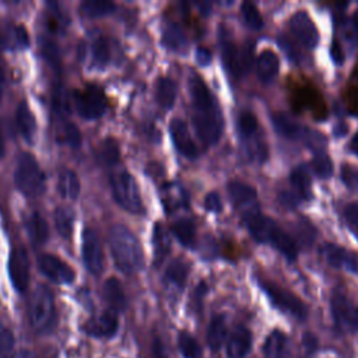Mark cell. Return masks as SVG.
I'll return each mask as SVG.
<instances>
[{
    "label": "cell",
    "mask_w": 358,
    "mask_h": 358,
    "mask_svg": "<svg viewBox=\"0 0 358 358\" xmlns=\"http://www.w3.org/2000/svg\"><path fill=\"white\" fill-rule=\"evenodd\" d=\"M189 92L193 105V126L200 140L207 144H215L222 134L224 119L214 95L199 76L189 78Z\"/></svg>",
    "instance_id": "obj_1"
},
{
    "label": "cell",
    "mask_w": 358,
    "mask_h": 358,
    "mask_svg": "<svg viewBox=\"0 0 358 358\" xmlns=\"http://www.w3.org/2000/svg\"><path fill=\"white\" fill-rule=\"evenodd\" d=\"M243 222L253 239L262 243H270L288 260H295L298 256V246L294 239L284 232L275 221L260 214L257 210L248 211L243 215Z\"/></svg>",
    "instance_id": "obj_2"
},
{
    "label": "cell",
    "mask_w": 358,
    "mask_h": 358,
    "mask_svg": "<svg viewBox=\"0 0 358 358\" xmlns=\"http://www.w3.org/2000/svg\"><path fill=\"white\" fill-rule=\"evenodd\" d=\"M109 245L117 268L126 274L141 270L144 255L137 236L124 225H113L109 231Z\"/></svg>",
    "instance_id": "obj_3"
},
{
    "label": "cell",
    "mask_w": 358,
    "mask_h": 358,
    "mask_svg": "<svg viewBox=\"0 0 358 358\" xmlns=\"http://www.w3.org/2000/svg\"><path fill=\"white\" fill-rule=\"evenodd\" d=\"M14 180L20 192H22L27 196L35 197L45 192L46 176L41 169L35 157H32L28 152L22 154L18 158Z\"/></svg>",
    "instance_id": "obj_4"
},
{
    "label": "cell",
    "mask_w": 358,
    "mask_h": 358,
    "mask_svg": "<svg viewBox=\"0 0 358 358\" xmlns=\"http://www.w3.org/2000/svg\"><path fill=\"white\" fill-rule=\"evenodd\" d=\"M28 313L32 327L39 333H46L55 326V299L49 288L39 285L31 295Z\"/></svg>",
    "instance_id": "obj_5"
},
{
    "label": "cell",
    "mask_w": 358,
    "mask_h": 358,
    "mask_svg": "<svg viewBox=\"0 0 358 358\" xmlns=\"http://www.w3.org/2000/svg\"><path fill=\"white\" fill-rule=\"evenodd\" d=\"M112 193L120 207L131 214H143L144 206L136 179L126 171L116 172L110 178Z\"/></svg>",
    "instance_id": "obj_6"
},
{
    "label": "cell",
    "mask_w": 358,
    "mask_h": 358,
    "mask_svg": "<svg viewBox=\"0 0 358 358\" xmlns=\"http://www.w3.org/2000/svg\"><path fill=\"white\" fill-rule=\"evenodd\" d=\"M74 103L78 115L84 119H98L105 113L106 109L105 94L95 84H88L76 91Z\"/></svg>",
    "instance_id": "obj_7"
},
{
    "label": "cell",
    "mask_w": 358,
    "mask_h": 358,
    "mask_svg": "<svg viewBox=\"0 0 358 358\" xmlns=\"http://www.w3.org/2000/svg\"><path fill=\"white\" fill-rule=\"evenodd\" d=\"M260 285L275 308H278L282 312H287L288 315H292L299 320H305V317L308 316V310L305 303L296 295L268 281H263Z\"/></svg>",
    "instance_id": "obj_8"
},
{
    "label": "cell",
    "mask_w": 358,
    "mask_h": 358,
    "mask_svg": "<svg viewBox=\"0 0 358 358\" xmlns=\"http://www.w3.org/2000/svg\"><path fill=\"white\" fill-rule=\"evenodd\" d=\"M331 315L340 331L352 333L358 329V306L341 291H334L330 299Z\"/></svg>",
    "instance_id": "obj_9"
},
{
    "label": "cell",
    "mask_w": 358,
    "mask_h": 358,
    "mask_svg": "<svg viewBox=\"0 0 358 358\" xmlns=\"http://www.w3.org/2000/svg\"><path fill=\"white\" fill-rule=\"evenodd\" d=\"M8 274L14 288L24 292L29 284V259L24 248H14L8 259Z\"/></svg>",
    "instance_id": "obj_10"
},
{
    "label": "cell",
    "mask_w": 358,
    "mask_h": 358,
    "mask_svg": "<svg viewBox=\"0 0 358 358\" xmlns=\"http://www.w3.org/2000/svg\"><path fill=\"white\" fill-rule=\"evenodd\" d=\"M294 36L306 48H315L319 42V32L312 18L305 11H296L289 20Z\"/></svg>",
    "instance_id": "obj_11"
},
{
    "label": "cell",
    "mask_w": 358,
    "mask_h": 358,
    "mask_svg": "<svg viewBox=\"0 0 358 358\" xmlns=\"http://www.w3.org/2000/svg\"><path fill=\"white\" fill-rule=\"evenodd\" d=\"M38 266L42 274L55 282L69 284L74 280V270L55 255H42Z\"/></svg>",
    "instance_id": "obj_12"
},
{
    "label": "cell",
    "mask_w": 358,
    "mask_h": 358,
    "mask_svg": "<svg viewBox=\"0 0 358 358\" xmlns=\"http://www.w3.org/2000/svg\"><path fill=\"white\" fill-rule=\"evenodd\" d=\"M292 103H294L295 109H298V110L308 108L309 110H312V113L316 119L326 117V106H324L323 98L316 91V88H313L310 85H303V87L295 88Z\"/></svg>",
    "instance_id": "obj_13"
},
{
    "label": "cell",
    "mask_w": 358,
    "mask_h": 358,
    "mask_svg": "<svg viewBox=\"0 0 358 358\" xmlns=\"http://www.w3.org/2000/svg\"><path fill=\"white\" fill-rule=\"evenodd\" d=\"M83 259L87 270L98 275L103 268V255L99 239L92 229H87L83 236Z\"/></svg>",
    "instance_id": "obj_14"
},
{
    "label": "cell",
    "mask_w": 358,
    "mask_h": 358,
    "mask_svg": "<svg viewBox=\"0 0 358 358\" xmlns=\"http://www.w3.org/2000/svg\"><path fill=\"white\" fill-rule=\"evenodd\" d=\"M169 133L176 150L186 158H197V147L190 136L187 124L182 119H172L169 124Z\"/></svg>",
    "instance_id": "obj_15"
},
{
    "label": "cell",
    "mask_w": 358,
    "mask_h": 358,
    "mask_svg": "<svg viewBox=\"0 0 358 358\" xmlns=\"http://www.w3.org/2000/svg\"><path fill=\"white\" fill-rule=\"evenodd\" d=\"M252 347V334L245 326H236L227 341L228 358H245Z\"/></svg>",
    "instance_id": "obj_16"
},
{
    "label": "cell",
    "mask_w": 358,
    "mask_h": 358,
    "mask_svg": "<svg viewBox=\"0 0 358 358\" xmlns=\"http://www.w3.org/2000/svg\"><path fill=\"white\" fill-rule=\"evenodd\" d=\"M220 43H221V55L225 67L232 76L242 74L241 69V57H239V49L236 48L235 42L231 39L228 32H225L224 27H221L220 32Z\"/></svg>",
    "instance_id": "obj_17"
},
{
    "label": "cell",
    "mask_w": 358,
    "mask_h": 358,
    "mask_svg": "<svg viewBox=\"0 0 358 358\" xmlns=\"http://www.w3.org/2000/svg\"><path fill=\"white\" fill-rule=\"evenodd\" d=\"M117 330V316L113 310H106L90 320L87 331L94 337H112Z\"/></svg>",
    "instance_id": "obj_18"
},
{
    "label": "cell",
    "mask_w": 358,
    "mask_h": 358,
    "mask_svg": "<svg viewBox=\"0 0 358 358\" xmlns=\"http://www.w3.org/2000/svg\"><path fill=\"white\" fill-rule=\"evenodd\" d=\"M271 120H273V127L275 129V131L285 138L298 140V138L306 137V134H305L306 130L285 113L277 112L273 115Z\"/></svg>",
    "instance_id": "obj_19"
},
{
    "label": "cell",
    "mask_w": 358,
    "mask_h": 358,
    "mask_svg": "<svg viewBox=\"0 0 358 358\" xmlns=\"http://www.w3.org/2000/svg\"><path fill=\"white\" fill-rule=\"evenodd\" d=\"M228 194L236 207H250L257 199L255 187L239 180H232L228 183Z\"/></svg>",
    "instance_id": "obj_20"
},
{
    "label": "cell",
    "mask_w": 358,
    "mask_h": 358,
    "mask_svg": "<svg viewBox=\"0 0 358 358\" xmlns=\"http://www.w3.org/2000/svg\"><path fill=\"white\" fill-rule=\"evenodd\" d=\"M278 69H280L278 56L273 50L266 49L259 55L256 70H257L259 78L263 83H270L271 80H274V77L278 73Z\"/></svg>",
    "instance_id": "obj_21"
},
{
    "label": "cell",
    "mask_w": 358,
    "mask_h": 358,
    "mask_svg": "<svg viewBox=\"0 0 358 358\" xmlns=\"http://www.w3.org/2000/svg\"><path fill=\"white\" fill-rule=\"evenodd\" d=\"M103 296L113 312H120L126 309V295L120 281L115 277H110L103 284Z\"/></svg>",
    "instance_id": "obj_22"
},
{
    "label": "cell",
    "mask_w": 358,
    "mask_h": 358,
    "mask_svg": "<svg viewBox=\"0 0 358 358\" xmlns=\"http://www.w3.org/2000/svg\"><path fill=\"white\" fill-rule=\"evenodd\" d=\"M263 350L266 358H289L287 336L280 330H274L270 333Z\"/></svg>",
    "instance_id": "obj_23"
},
{
    "label": "cell",
    "mask_w": 358,
    "mask_h": 358,
    "mask_svg": "<svg viewBox=\"0 0 358 358\" xmlns=\"http://www.w3.org/2000/svg\"><path fill=\"white\" fill-rule=\"evenodd\" d=\"M291 185H292V190L294 193L302 200H306L310 197L312 194V180L308 172V168L305 165H301L298 168H295L291 172L289 176Z\"/></svg>",
    "instance_id": "obj_24"
},
{
    "label": "cell",
    "mask_w": 358,
    "mask_h": 358,
    "mask_svg": "<svg viewBox=\"0 0 358 358\" xmlns=\"http://www.w3.org/2000/svg\"><path fill=\"white\" fill-rule=\"evenodd\" d=\"M25 229L31 242L35 245L45 243L49 236L48 224L38 213L29 214V217L25 220Z\"/></svg>",
    "instance_id": "obj_25"
},
{
    "label": "cell",
    "mask_w": 358,
    "mask_h": 358,
    "mask_svg": "<svg viewBox=\"0 0 358 358\" xmlns=\"http://www.w3.org/2000/svg\"><path fill=\"white\" fill-rule=\"evenodd\" d=\"M17 127L27 141H32L36 130V123L29 106L24 101L20 102L17 108Z\"/></svg>",
    "instance_id": "obj_26"
},
{
    "label": "cell",
    "mask_w": 358,
    "mask_h": 358,
    "mask_svg": "<svg viewBox=\"0 0 358 358\" xmlns=\"http://www.w3.org/2000/svg\"><path fill=\"white\" fill-rule=\"evenodd\" d=\"M227 337V322L225 317L222 315H217L211 319L208 329H207V344L211 350L217 351L220 350V347L222 345V343L225 341Z\"/></svg>",
    "instance_id": "obj_27"
},
{
    "label": "cell",
    "mask_w": 358,
    "mask_h": 358,
    "mask_svg": "<svg viewBox=\"0 0 358 358\" xmlns=\"http://www.w3.org/2000/svg\"><path fill=\"white\" fill-rule=\"evenodd\" d=\"M322 256L323 259L327 262V264H330L331 267H344V266H354V259L352 256L343 249L341 246L337 245H324L322 249Z\"/></svg>",
    "instance_id": "obj_28"
},
{
    "label": "cell",
    "mask_w": 358,
    "mask_h": 358,
    "mask_svg": "<svg viewBox=\"0 0 358 358\" xmlns=\"http://www.w3.org/2000/svg\"><path fill=\"white\" fill-rule=\"evenodd\" d=\"M152 246L155 263H161L171 250V239L162 224L157 222L152 229Z\"/></svg>",
    "instance_id": "obj_29"
},
{
    "label": "cell",
    "mask_w": 358,
    "mask_h": 358,
    "mask_svg": "<svg viewBox=\"0 0 358 358\" xmlns=\"http://www.w3.org/2000/svg\"><path fill=\"white\" fill-rule=\"evenodd\" d=\"M59 190L64 199L76 200L80 194V179L71 169H63L59 175Z\"/></svg>",
    "instance_id": "obj_30"
},
{
    "label": "cell",
    "mask_w": 358,
    "mask_h": 358,
    "mask_svg": "<svg viewBox=\"0 0 358 358\" xmlns=\"http://www.w3.org/2000/svg\"><path fill=\"white\" fill-rule=\"evenodd\" d=\"M172 232L175 238L180 242V245L186 248H192L196 239V225L189 218H180L173 222Z\"/></svg>",
    "instance_id": "obj_31"
},
{
    "label": "cell",
    "mask_w": 358,
    "mask_h": 358,
    "mask_svg": "<svg viewBox=\"0 0 358 358\" xmlns=\"http://www.w3.org/2000/svg\"><path fill=\"white\" fill-rule=\"evenodd\" d=\"M155 95H157L158 103L162 108L171 109L175 103V99H176V84H175V81H172L168 77L158 78Z\"/></svg>",
    "instance_id": "obj_32"
},
{
    "label": "cell",
    "mask_w": 358,
    "mask_h": 358,
    "mask_svg": "<svg viewBox=\"0 0 358 358\" xmlns=\"http://www.w3.org/2000/svg\"><path fill=\"white\" fill-rule=\"evenodd\" d=\"M80 10L85 17L98 18L112 14L115 10V3L108 0H85L81 3Z\"/></svg>",
    "instance_id": "obj_33"
},
{
    "label": "cell",
    "mask_w": 358,
    "mask_h": 358,
    "mask_svg": "<svg viewBox=\"0 0 358 358\" xmlns=\"http://www.w3.org/2000/svg\"><path fill=\"white\" fill-rule=\"evenodd\" d=\"M162 42L172 50H182L186 46L185 34L182 28L175 22H171L165 27L162 34Z\"/></svg>",
    "instance_id": "obj_34"
},
{
    "label": "cell",
    "mask_w": 358,
    "mask_h": 358,
    "mask_svg": "<svg viewBox=\"0 0 358 358\" xmlns=\"http://www.w3.org/2000/svg\"><path fill=\"white\" fill-rule=\"evenodd\" d=\"M53 218H55V225H56L57 232L63 238H70L71 231H73V221H74L73 211L66 206H59L55 210Z\"/></svg>",
    "instance_id": "obj_35"
},
{
    "label": "cell",
    "mask_w": 358,
    "mask_h": 358,
    "mask_svg": "<svg viewBox=\"0 0 358 358\" xmlns=\"http://www.w3.org/2000/svg\"><path fill=\"white\" fill-rule=\"evenodd\" d=\"M187 274H189V266L185 262H182L180 259H176L166 268L165 277L169 282H172L178 288H183L186 285Z\"/></svg>",
    "instance_id": "obj_36"
},
{
    "label": "cell",
    "mask_w": 358,
    "mask_h": 358,
    "mask_svg": "<svg viewBox=\"0 0 358 358\" xmlns=\"http://www.w3.org/2000/svg\"><path fill=\"white\" fill-rule=\"evenodd\" d=\"M236 129L243 140H250L257 131V119L255 113L249 110L241 112L236 120Z\"/></svg>",
    "instance_id": "obj_37"
},
{
    "label": "cell",
    "mask_w": 358,
    "mask_h": 358,
    "mask_svg": "<svg viewBox=\"0 0 358 358\" xmlns=\"http://www.w3.org/2000/svg\"><path fill=\"white\" fill-rule=\"evenodd\" d=\"M179 350L185 358H200L201 357V347L197 340L187 331H182L178 338Z\"/></svg>",
    "instance_id": "obj_38"
},
{
    "label": "cell",
    "mask_w": 358,
    "mask_h": 358,
    "mask_svg": "<svg viewBox=\"0 0 358 358\" xmlns=\"http://www.w3.org/2000/svg\"><path fill=\"white\" fill-rule=\"evenodd\" d=\"M241 13L249 28L260 29L263 27V17L252 1H243L241 7Z\"/></svg>",
    "instance_id": "obj_39"
},
{
    "label": "cell",
    "mask_w": 358,
    "mask_h": 358,
    "mask_svg": "<svg viewBox=\"0 0 358 358\" xmlns=\"http://www.w3.org/2000/svg\"><path fill=\"white\" fill-rule=\"evenodd\" d=\"M312 166H313L315 173L323 179L331 176V173H333V162L324 151H319L315 154Z\"/></svg>",
    "instance_id": "obj_40"
},
{
    "label": "cell",
    "mask_w": 358,
    "mask_h": 358,
    "mask_svg": "<svg viewBox=\"0 0 358 358\" xmlns=\"http://www.w3.org/2000/svg\"><path fill=\"white\" fill-rule=\"evenodd\" d=\"M1 41L3 43L8 45V46H27L28 43V35L24 27L21 25H11L8 34L1 35Z\"/></svg>",
    "instance_id": "obj_41"
},
{
    "label": "cell",
    "mask_w": 358,
    "mask_h": 358,
    "mask_svg": "<svg viewBox=\"0 0 358 358\" xmlns=\"http://www.w3.org/2000/svg\"><path fill=\"white\" fill-rule=\"evenodd\" d=\"M92 59L98 66H105L110 59L109 43L103 36L95 38L92 42Z\"/></svg>",
    "instance_id": "obj_42"
},
{
    "label": "cell",
    "mask_w": 358,
    "mask_h": 358,
    "mask_svg": "<svg viewBox=\"0 0 358 358\" xmlns=\"http://www.w3.org/2000/svg\"><path fill=\"white\" fill-rule=\"evenodd\" d=\"M99 157L101 159L108 164L113 165L115 162L119 161V145L113 138H106L102 141L101 148H99Z\"/></svg>",
    "instance_id": "obj_43"
},
{
    "label": "cell",
    "mask_w": 358,
    "mask_h": 358,
    "mask_svg": "<svg viewBox=\"0 0 358 358\" xmlns=\"http://www.w3.org/2000/svg\"><path fill=\"white\" fill-rule=\"evenodd\" d=\"M0 358H14V337L6 327H0Z\"/></svg>",
    "instance_id": "obj_44"
},
{
    "label": "cell",
    "mask_w": 358,
    "mask_h": 358,
    "mask_svg": "<svg viewBox=\"0 0 358 358\" xmlns=\"http://www.w3.org/2000/svg\"><path fill=\"white\" fill-rule=\"evenodd\" d=\"M63 141L66 144H69L70 147L73 148H78L80 144H81V134H80V130L77 129L76 124L67 122L63 124Z\"/></svg>",
    "instance_id": "obj_45"
},
{
    "label": "cell",
    "mask_w": 358,
    "mask_h": 358,
    "mask_svg": "<svg viewBox=\"0 0 358 358\" xmlns=\"http://www.w3.org/2000/svg\"><path fill=\"white\" fill-rule=\"evenodd\" d=\"M347 106L351 113L358 115V78L351 77L350 85L347 88V96H345Z\"/></svg>",
    "instance_id": "obj_46"
},
{
    "label": "cell",
    "mask_w": 358,
    "mask_h": 358,
    "mask_svg": "<svg viewBox=\"0 0 358 358\" xmlns=\"http://www.w3.org/2000/svg\"><path fill=\"white\" fill-rule=\"evenodd\" d=\"M41 49H42V53H43V57L53 66H57L59 64V53H57V48L56 45L49 41V39H45V41H41Z\"/></svg>",
    "instance_id": "obj_47"
},
{
    "label": "cell",
    "mask_w": 358,
    "mask_h": 358,
    "mask_svg": "<svg viewBox=\"0 0 358 358\" xmlns=\"http://www.w3.org/2000/svg\"><path fill=\"white\" fill-rule=\"evenodd\" d=\"M53 101H55V110L59 116H66L67 110H69V105H67V96H66V92L62 87H59L56 91H55V96H53Z\"/></svg>",
    "instance_id": "obj_48"
},
{
    "label": "cell",
    "mask_w": 358,
    "mask_h": 358,
    "mask_svg": "<svg viewBox=\"0 0 358 358\" xmlns=\"http://www.w3.org/2000/svg\"><path fill=\"white\" fill-rule=\"evenodd\" d=\"M341 178L350 189H358V171L354 166L344 165V168L341 169Z\"/></svg>",
    "instance_id": "obj_49"
},
{
    "label": "cell",
    "mask_w": 358,
    "mask_h": 358,
    "mask_svg": "<svg viewBox=\"0 0 358 358\" xmlns=\"http://www.w3.org/2000/svg\"><path fill=\"white\" fill-rule=\"evenodd\" d=\"M204 206L207 210L210 211H214V213H218L222 210V203H221V199L217 193H208L204 199Z\"/></svg>",
    "instance_id": "obj_50"
},
{
    "label": "cell",
    "mask_w": 358,
    "mask_h": 358,
    "mask_svg": "<svg viewBox=\"0 0 358 358\" xmlns=\"http://www.w3.org/2000/svg\"><path fill=\"white\" fill-rule=\"evenodd\" d=\"M344 215L351 227L358 229V203H351L345 207Z\"/></svg>",
    "instance_id": "obj_51"
},
{
    "label": "cell",
    "mask_w": 358,
    "mask_h": 358,
    "mask_svg": "<svg viewBox=\"0 0 358 358\" xmlns=\"http://www.w3.org/2000/svg\"><path fill=\"white\" fill-rule=\"evenodd\" d=\"M299 197L294 192H282L280 194V201L287 207H295L299 203Z\"/></svg>",
    "instance_id": "obj_52"
},
{
    "label": "cell",
    "mask_w": 358,
    "mask_h": 358,
    "mask_svg": "<svg viewBox=\"0 0 358 358\" xmlns=\"http://www.w3.org/2000/svg\"><path fill=\"white\" fill-rule=\"evenodd\" d=\"M330 56L333 57V60L336 63H343L344 62V55H343V49L341 45L337 41H333L331 46H330Z\"/></svg>",
    "instance_id": "obj_53"
},
{
    "label": "cell",
    "mask_w": 358,
    "mask_h": 358,
    "mask_svg": "<svg viewBox=\"0 0 358 358\" xmlns=\"http://www.w3.org/2000/svg\"><path fill=\"white\" fill-rule=\"evenodd\" d=\"M152 355H154V358H168L165 347L158 337H155L152 341Z\"/></svg>",
    "instance_id": "obj_54"
},
{
    "label": "cell",
    "mask_w": 358,
    "mask_h": 358,
    "mask_svg": "<svg viewBox=\"0 0 358 358\" xmlns=\"http://www.w3.org/2000/svg\"><path fill=\"white\" fill-rule=\"evenodd\" d=\"M196 60H197L200 64L206 66V64H208V63L211 62V55H210V52H208L207 49L199 48V49L196 50Z\"/></svg>",
    "instance_id": "obj_55"
},
{
    "label": "cell",
    "mask_w": 358,
    "mask_h": 358,
    "mask_svg": "<svg viewBox=\"0 0 358 358\" xmlns=\"http://www.w3.org/2000/svg\"><path fill=\"white\" fill-rule=\"evenodd\" d=\"M14 358H36V357H35V354H34L32 351H29V350H21V351H18V352L14 355Z\"/></svg>",
    "instance_id": "obj_56"
},
{
    "label": "cell",
    "mask_w": 358,
    "mask_h": 358,
    "mask_svg": "<svg viewBox=\"0 0 358 358\" xmlns=\"http://www.w3.org/2000/svg\"><path fill=\"white\" fill-rule=\"evenodd\" d=\"M351 150L354 151V154L358 157V131H357V134L352 137V140H351Z\"/></svg>",
    "instance_id": "obj_57"
},
{
    "label": "cell",
    "mask_w": 358,
    "mask_h": 358,
    "mask_svg": "<svg viewBox=\"0 0 358 358\" xmlns=\"http://www.w3.org/2000/svg\"><path fill=\"white\" fill-rule=\"evenodd\" d=\"M4 155V140H3V133L0 129V158Z\"/></svg>",
    "instance_id": "obj_58"
},
{
    "label": "cell",
    "mask_w": 358,
    "mask_h": 358,
    "mask_svg": "<svg viewBox=\"0 0 358 358\" xmlns=\"http://www.w3.org/2000/svg\"><path fill=\"white\" fill-rule=\"evenodd\" d=\"M3 83H4V76H3V69L0 67V99L3 96Z\"/></svg>",
    "instance_id": "obj_59"
},
{
    "label": "cell",
    "mask_w": 358,
    "mask_h": 358,
    "mask_svg": "<svg viewBox=\"0 0 358 358\" xmlns=\"http://www.w3.org/2000/svg\"><path fill=\"white\" fill-rule=\"evenodd\" d=\"M354 22H355V27L358 28V10H357V13H355V15H354Z\"/></svg>",
    "instance_id": "obj_60"
},
{
    "label": "cell",
    "mask_w": 358,
    "mask_h": 358,
    "mask_svg": "<svg viewBox=\"0 0 358 358\" xmlns=\"http://www.w3.org/2000/svg\"><path fill=\"white\" fill-rule=\"evenodd\" d=\"M1 43H3V41H1V34H0V46H1Z\"/></svg>",
    "instance_id": "obj_61"
}]
</instances>
